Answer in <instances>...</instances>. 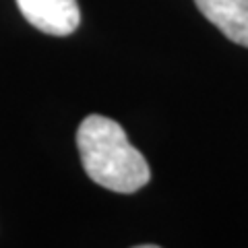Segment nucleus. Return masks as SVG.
<instances>
[{"instance_id": "obj_1", "label": "nucleus", "mask_w": 248, "mask_h": 248, "mask_svg": "<svg viewBox=\"0 0 248 248\" xmlns=\"http://www.w3.org/2000/svg\"><path fill=\"white\" fill-rule=\"evenodd\" d=\"M77 147L87 176L108 190L130 195L151 180L147 159L130 145L124 128L112 118L87 116L77 130Z\"/></svg>"}, {"instance_id": "obj_3", "label": "nucleus", "mask_w": 248, "mask_h": 248, "mask_svg": "<svg viewBox=\"0 0 248 248\" xmlns=\"http://www.w3.org/2000/svg\"><path fill=\"white\" fill-rule=\"evenodd\" d=\"M195 4L230 42L248 48V0H195Z\"/></svg>"}, {"instance_id": "obj_2", "label": "nucleus", "mask_w": 248, "mask_h": 248, "mask_svg": "<svg viewBox=\"0 0 248 248\" xmlns=\"http://www.w3.org/2000/svg\"><path fill=\"white\" fill-rule=\"evenodd\" d=\"M17 6L29 25L48 35H71L81 23L77 0H17Z\"/></svg>"}]
</instances>
